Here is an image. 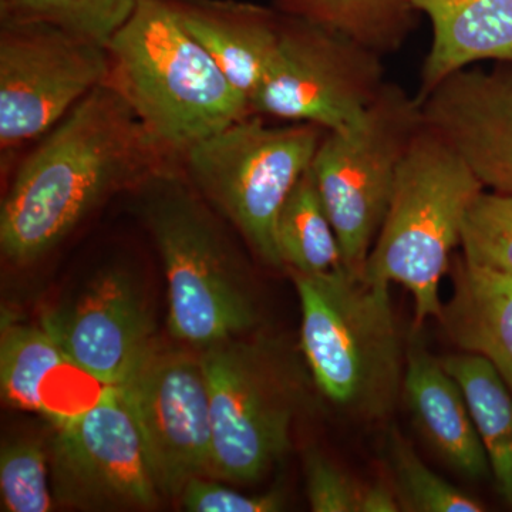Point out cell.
I'll use <instances>...</instances> for the list:
<instances>
[{
	"label": "cell",
	"mask_w": 512,
	"mask_h": 512,
	"mask_svg": "<svg viewBox=\"0 0 512 512\" xmlns=\"http://www.w3.org/2000/svg\"><path fill=\"white\" fill-rule=\"evenodd\" d=\"M42 328L107 386H123L158 352L146 302L120 266L103 269L76 301L47 313Z\"/></svg>",
	"instance_id": "13"
},
{
	"label": "cell",
	"mask_w": 512,
	"mask_h": 512,
	"mask_svg": "<svg viewBox=\"0 0 512 512\" xmlns=\"http://www.w3.org/2000/svg\"><path fill=\"white\" fill-rule=\"evenodd\" d=\"M461 256L480 268L512 274V195L483 190L461 228Z\"/></svg>",
	"instance_id": "25"
},
{
	"label": "cell",
	"mask_w": 512,
	"mask_h": 512,
	"mask_svg": "<svg viewBox=\"0 0 512 512\" xmlns=\"http://www.w3.org/2000/svg\"><path fill=\"white\" fill-rule=\"evenodd\" d=\"M180 163L107 84H100L6 177L0 248L29 265L63 244L93 211L120 192Z\"/></svg>",
	"instance_id": "1"
},
{
	"label": "cell",
	"mask_w": 512,
	"mask_h": 512,
	"mask_svg": "<svg viewBox=\"0 0 512 512\" xmlns=\"http://www.w3.org/2000/svg\"><path fill=\"white\" fill-rule=\"evenodd\" d=\"M107 47L39 20L0 22V165L20 157L106 80Z\"/></svg>",
	"instance_id": "9"
},
{
	"label": "cell",
	"mask_w": 512,
	"mask_h": 512,
	"mask_svg": "<svg viewBox=\"0 0 512 512\" xmlns=\"http://www.w3.org/2000/svg\"><path fill=\"white\" fill-rule=\"evenodd\" d=\"M460 384L501 498L512 507V392L484 357L454 353L441 359Z\"/></svg>",
	"instance_id": "20"
},
{
	"label": "cell",
	"mask_w": 512,
	"mask_h": 512,
	"mask_svg": "<svg viewBox=\"0 0 512 512\" xmlns=\"http://www.w3.org/2000/svg\"><path fill=\"white\" fill-rule=\"evenodd\" d=\"M104 84L119 93L148 133L180 163L192 147L252 116L170 0H146L107 46Z\"/></svg>",
	"instance_id": "2"
},
{
	"label": "cell",
	"mask_w": 512,
	"mask_h": 512,
	"mask_svg": "<svg viewBox=\"0 0 512 512\" xmlns=\"http://www.w3.org/2000/svg\"><path fill=\"white\" fill-rule=\"evenodd\" d=\"M0 384L6 402L55 424L92 409L111 386L73 362L47 330L5 326Z\"/></svg>",
	"instance_id": "15"
},
{
	"label": "cell",
	"mask_w": 512,
	"mask_h": 512,
	"mask_svg": "<svg viewBox=\"0 0 512 512\" xmlns=\"http://www.w3.org/2000/svg\"><path fill=\"white\" fill-rule=\"evenodd\" d=\"M289 275L301 302L302 352L320 393L355 419H386L402 393L406 362L390 286L345 265Z\"/></svg>",
	"instance_id": "4"
},
{
	"label": "cell",
	"mask_w": 512,
	"mask_h": 512,
	"mask_svg": "<svg viewBox=\"0 0 512 512\" xmlns=\"http://www.w3.org/2000/svg\"><path fill=\"white\" fill-rule=\"evenodd\" d=\"M305 478L312 511L360 512L365 487L318 451L306 454Z\"/></svg>",
	"instance_id": "27"
},
{
	"label": "cell",
	"mask_w": 512,
	"mask_h": 512,
	"mask_svg": "<svg viewBox=\"0 0 512 512\" xmlns=\"http://www.w3.org/2000/svg\"><path fill=\"white\" fill-rule=\"evenodd\" d=\"M181 22L248 100L281 40L284 12L244 0H170Z\"/></svg>",
	"instance_id": "17"
},
{
	"label": "cell",
	"mask_w": 512,
	"mask_h": 512,
	"mask_svg": "<svg viewBox=\"0 0 512 512\" xmlns=\"http://www.w3.org/2000/svg\"><path fill=\"white\" fill-rule=\"evenodd\" d=\"M387 460L400 508L407 512H481L484 504L434 473L410 441L390 431Z\"/></svg>",
	"instance_id": "24"
},
{
	"label": "cell",
	"mask_w": 512,
	"mask_h": 512,
	"mask_svg": "<svg viewBox=\"0 0 512 512\" xmlns=\"http://www.w3.org/2000/svg\"><path fill=\"white\" fill-rule=\"evenodd\" d=\"M133 406L161 495L214 474L210 392L200 357L157 352L120 386Z\"/></svg>",
	"instance_id": "12"
},
{
	"label": "cell",
	"mask_w": 512,
	"mask_h": 512,
	"mask_svg": "<svg viewBox=\"0 0 512 512\" xmlns=\"http://www.w3.org/2000/svg\"><path fill=\"white\" fill-rule=\"evenodd\" d=\"M400 508L399 498L392 484L386 481H376L375 484L365 487L363 491L360 512H397Z\"/></svg>",
	"instance_id": "29"
},
{
	"label": "cell",
	"mask_w": 512,
	"mask_h": 512,
	"mask_svg": "<svg viewBox=\"0 0 512 512\" xmlns=\"http://www.w3.org/2000/svg\"><path fill=\"white\" fill-rule=\"evenodd\" d=\"M323 134L313 124L271 126L252 114L192 147L180 167L264 264L285 271L276 222L293 187L311 168Z\"/></svg>",
	"instance_id": "6"
},
{
	"label": "cell",
	"mask_w": 512,
	"mask_h": 512,
	"mask_svg": "<svg viewBox=\"0 0 512 512\" xmlns=\"http://www.w3.org/2000/svg\"><path fill=\"white\" fill-rule=\"evenodd\" d=\"M60 494L86 505L153 507L160 488L130 400L111 386L92 409L56 424Z\"/></svg>",
	"instance_id": "11"
},
{
	"label": "cell",
	"mask_w": 512,
	"mask_h": 512,
	"mask_svg": "<svg viewBox=\"0 0 512 512\" xmlns=\"http://www.w3.org/2000/svg\"><path fill=\"white\" fill-rule=\"evenodd\" d=\"M276 244L288 272L322 275L343 265L338 235L311 168L293 187L279 212Z\"/></svg>",
	"instance_id": "21"
},
{
	"label": "cell",
	"mask_w": 512,
	"mask_h": 512,
	"mask_svg": "<svg viewBox=\"0 0 512 512\" xmlns=\"http://www.w3.org/2000/svg\"><path fill=\"white\" fill-rule=\"evenodd\" d=\"M180 495L185 510L191 512H275L284 508V495L279 491L242 494L205 477L191 478Z\"/></svg>",
	"instance_id": "28"
},
{
	"label": "cell",
	"mask_w": 512,
	"mask_h": 512,
	"mask_svg": "<svg viewBox=\"0 0 512 512\" xmlns=\"http://www.w3.org/2000/svg\"><path fill=\"white\" fill-rule=\"evenodd\" d=\"M437 134L485 190L512 195V63L458 70L419 101Z\"/></svg>",
	"instance_id": "14"
},
{
	"label": "cell",
	"mask_w": 512,
	"mask_h": 512,
	"mask_svg": "<svg viewBox=\"0 0 512 512\" xmlns=\"http://www.w3.org/2000/svg\"><path fill=\"white\" fill-rule=\"evenodd\" d=\"M421 127L420 103L387 82L356 123L325 131L311 170L338 235L342 261L356 274L386 217L397 171Z\"/></svg>",
	"instance_id": "7"
},
{
	"label": "cell",
	"mask_w": 512,
	"mask_h": 512,
	"mask_svg": "<svg viewBox=\"0 0 512 512\" xmlns=\"http://www.w3.org/2000/svg\"><path fill=\"white\" fill-rule=\"evenodd\" d=\"M453 293L440 322L461 352L484 357L512 392V274L480 268L454 255Z\"/></svg>",
	"instance_id": "19"
},
{
	"label": "cell",
	"mask_w": 512,
	"mask_h": 512,
	"mask_svg": "<svg viewBox=\"0 0 512 512\" xmlns=\"http://www.w3.org/2000/svg\"><path fill=\"white\" fill-rule=\"evenodd\" d=\"M386 83L383 56L375 50L284 12L278 49L249 104L256 116L340 130L366 113Z\"/></svg>",
	"instance_id": "10"
},
{
	"label": "cell",
	"mask_w": 512,
	"mask_h": 512,
	"mask_svg": "<svg viewBox=\"0 0 512 512\" xmlns=\"http://www.w3.org/2000/svg\"><path fill=\"white\" fill-rule=\"evenodd\" d=\"M402 393L421 439L448 468L470 480L491 473L460 384L417 340L407 349Z\"/></svg>",
	"instance_id": "16"
},
{
	"label": "cell",
	"mask_w": 512,
	"mask_h": 512,
	"mask_svg": "<svg viewBox=\"0 0 512 512\" xmlns=\"http://www.w3.org/2000/svg\"><path fill=\"white\" fill-rule=\"evenodd\" d=\"M146 0H0L3 20L52 23L107 47Z\"/></svg>",
	"instance_id": "23"
},
{
	"label": "cell",
	"mask_w": 512,
	"mask_h": 512,
	"mask_svg": "<svg viewBox=\"0 0 512 512\" xmlns=\"http://www.w3.org/2000/svg\"><path fill=\"white\" fill-rule=\"evenodd\" d=\"M275 6L339 30L383 57L402 49L420 16L410 0H275Z\"/></svg>",
	"instance_id": "22"
},
{
	"label": "cell",
	"mask_w": 512,
	"mask_h": 512,
	"mask_svg": "<svg viewBox=\"0 0 512 512\" xmlns=\"http://www.w3.org/2000/svg\"><path fill=\"white\" fill-rule=\"evenodd\" d=\"M433 28L417 100L450 74L493 60L512 63V0H410Z\"/></svg>",
	"instance_id": "18"
},
{
	"label": "cell",
	"mask_w": 512,
	"mask_h": 512,
	"mask_svg": "<svg viewBox=\"0 0 512 512\" xmlns=\"http://www.w3.org/2000/svg\"><path fill=\"white\" fill-rule=\"evenodd\" d=\"M210 392L214 474L254 483L291 447L301 383L271 342L228 339L200 356Z\"/></svg>",
	"instance_id": "8"
},
{
	"label": "cell",
	"mask_w": 512,
	"mask_h": 512,
	"mask_svg": "<svg viewBox=\"0 0 512 512\" xmlns=\"http://www.w3.org/2000/svg\"><path fill=\"white\" fill-rule=\"evenodd\" d=\"M131 195L163 261L174 338L205 349L251 329L255 306L237 251L180 165Z\"/></svg>",
	"instance_id": "3"
},
{
	"label": "cell",
	"mask_w": 512,
	"mask_h": 512,
	"mask_svg": "<svg viewBox=\"0 0 512 512\" xmlns=\"http://www.w3.org/2000/svg\"><path fill=\"white\" fill-rule=\"evenodd\" d=\"M485 190L464 161L421 123L404 156L365 274L403 286L414 302V329L439 319L440 285L460 247L468 207Z\"/></svg>",
	"instance_id": "5"
},
{
	"label": "cell",
	"mask_w": 512,
	"mask_h": 512,
	"mask_svg": "<svg viewBox=\"0 0 512 512\" xmlns=\"http://www.w3.org/2000/svg\"><path fill=\"white\" fill-rule=\"evenodd\" d=\"M0 491L3 507L9 512H46L52 508L46 454L39 444L16 441L3 447Z\"/></svg>",
	"instance_id": "26"
}]
</instances>
